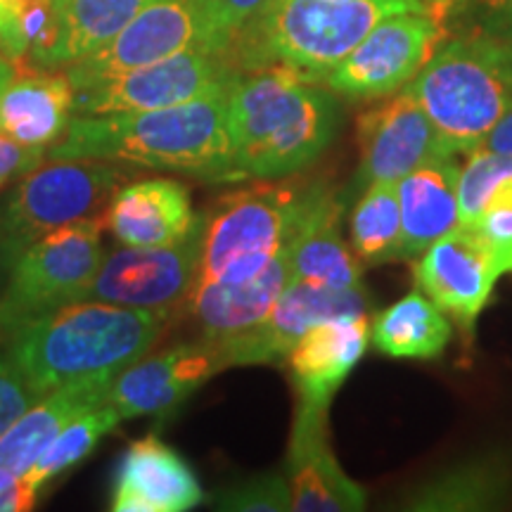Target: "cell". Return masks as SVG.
Here are the masks:
<instances>
[{"mask_svg": "<svg viewBox=\"0 0 512 512\" xmlns=\"http://www.w3.org/2000/svg\"><path fill=\"white\" fill-rule=\"evenodd\" d=\"M200 254L202 214L183 240L159 247L121 245L107 254L83 299L174 316L195 287Z\"/></svg>", "mask_w": 512, "mask_h": 512, "instance_id": "obj_12", "label": "cell"}, {"mask_svg": "<svg viewBox=\"0 0 512 512\" xmlns=\"http://www.w3.org/2000/svg\"><path fill=\"white\" fill-rule=\"evenodd\" d=\"M420 3L430 5V8H437V10H448L456 0H420Z\"/></svg>", "mask_w": 512, "mask_h": 512, "instance_id": "obj_42", "label": "cell"}, {"mask_svg": "<svg viewBox=\"0 0 512 512\" xmlns=\"http://www.w3.org/2000/svg\"><path fill=\"white\" fill-rule=\"evenodd\" d=\"M318 181H256L202 214L197 280L245 283L290 249Z\"/></svg>", "mask_w": 512, "mask_h": 512, "instance_id": "obj_6", "label": "cell"}, {"mask_svg": "<svg viewBox=\"0 0 512 512\" xmlns=\"http://www.w3.org/2000/svg\"><path fill=\"white\" fill-rule=\"evenodd\" d=\"M358 145L361 164L354 190L368 188L370 183H399L422 164L458 155L408 88L363 114L358 121Z\"/></svg>", "mask_w": 512, "mask_h": 512, "instance_id": "obj_14", "label": "cell"}, {"mask_svg": "<svg viewBox=\"0 0 512 512\" xmlns=\"http://www.w3.org/2000/svg\"><path fill=\"white\" fill-rule=\"evenodd\" d=\"M285 477L292 489V510L356 512L366 508V491L337 463L328 439V408L297 401Z\"/></svg>", "mask_w": 512, "mask_h": 512, "instance_id": "obj_17", "label": "cell"}, {"mask_svg": "<svg viewBox=\"0 0 512 512\" xmlns=\"http://www.w3.org/2000/svg\"><path fill=\"white\" fill-rule=\"evenodd\" d=\"M453 337V325L425 292H408L401 302L375 318L370 339L377 351L392 358H437Z\"/></svg>", "mask_w": 512, "mask_h": 512, "instance_id": "obj_26", "label": "cell"}, {"mask_svg": "<svg viewBox=\"0 0 512 512\" xmlns=\"http://www.w3.org/2000/svg\"><path fill=\"white\" fill-rule=\"evenodd\" d=\"M102 230V216L76 221L24 249L0 297V339H10L31 318L81 302L105 259Z\"/></svg>", "mask_w": 512, "mask_h": 512, "instance_id": "obj_9", "label": "cell"}, {"mask_svg": "<svg viewBox=\"0 0 512 512\" xmlns=\"http://www.w3.org/2000/svg\"><path fill=\"white\" fill-rule=\"evenodd\" d=\"M290 249L278 254L259 275L245 283H219V280H195L183 313L204 339H230L252 330L268 316L275 299L290 285Z\"/></svg>", "mask_w": 512, "mask_h": 512, "instance_id": "obj_22", "label": "cell"}, {"mask_svg": "<svg viewBox=\"0 0 512 512\" xmlns=\"http://www.w3.org/2000/svg\"><path fill=\"white\" fill-rule=\"evenodd\" d=\"M512 174V157L498 155V152L477 150L470 152L467 164L460 166L458 176V204H460V223L475 226L482 219L484 209L489 207L491 195H494L503 178Z\"/></svg>", "mask_w": 512, "mask_h": 512, "instance_id": "obj_31", "label": "cell"}, {"mask_svg": "<svg viewBox=\"0 0 512 512\" xmlns=\"http://www.w3.org/2000/svg\"><path fill=\"white\" fill-rule=\"evenodd\" d=\"M396 12H427L392 0H268L242 24L230 55L240 72L283 64L323 83L332 69Z\"/></svg>", "mask_w": 512, "mask_h": 512, "instance_id": "obj_4", "label": "cell"}, {"mask_svg": "<svg viewBox=\"0 0 512 512\" xmlns=\"http://www.w3.org/2000/svg\"><path fill=\"white\" fill-rule=\"evenodd\" d=\"M351 249L363 266L403 259V226L396 183H370L351 214Z\"/></svg>", "mask_w": 512, "mask_h": 512, "instance_id": "obj_29", "label": "cell"}, {"mask_svg": "<svg viewBox=\"0 0 512 512\" xmlns=\"http://www.w3.org/2000/svg\"><path fill=\"white\" fill-rule=\"evenodd\" d=\"M460 166L453 159L422 164L396 183L403 226V259L411 261L460 226Z\"/></svg>", "mask_w": 512, "mask_h": 512, "instance_id": "obj_25", "label": "cell"}, {"mask_svg": "<svg viewBox=\"0 0 512 512\" xmlns=\"http://www.w3.org/2000/svg\"><path fill=\"white\" fill-rule=\"evenodd\" d=\"M126 171L95 159H50L22 176L0 211V264L12 266L27 247L69 223L105 214Z\"/></svg>", "mask_w": 512, "mask_h": 512, "instance_id": "obj_7", "label": "cell"}, {"mask_svg": "<svg viewBox=\"0 0 512 512\" xmlns=\"http://www.w3.org/2000/svg\"><path fill=\"white\" fill-rule=\"evenodd\" d=\"M169 318L83 299L19 325L8 356L36 392L48 394L88 375H119L155 347Z\"/></svg>", "mask_w": 512, "mask_h": 512, "instance_id": "obj_3", "label": "cell"}, {"mask_svg": "<svg viewBox=\"0 0 512 512\" xmlns=\"http://www.w3.org/2000/svg\"><path fill=\"white\" fill-rule=\"evenodd\" d=\"M415 283L465 332L489 304L503 275H512V252L491 242L477 226L460 223L418 256Z\"/></svg>", "mask_w": 512, "mask_h": 512, "instance_id": "obj_13", "label": "cell"}, {"mask_svg": "<svg viewBox=\"0 0 512 512\" xmlns=\"http://www.w3.org/2000/svg\"><path fill=\"white\" fill-rule=\"evenodd\" d=\"M214 505L233 512H283L292 510V489L285 475H256L216 494Z\"/></svg>", "mask_w": 512, "mask_h": 512, "instance_id": "obj_32", "label": "cell"}, {"mask_svg": "<svg viewBox=\"0 0 512 512\" xmlns=\"http://www.w3.org/2000/svg\"><path fill=\"white\" fill-rule=\"evenodd\" d=\"M226 368L219 342L200 337L197 342L176 344L159 354L143 356L121 370L105 401L119 413L121 422L140 415L164 418Z\"/></svg>", "mask_w": 512, "mask_h": 512, "instance_id": "obj_16", "label": "cell"}, {"mask_svg": "<svg viewBox=\"0 0 512 512\" xmlns=\"http://www.w3.org/2000/svg\"><path fill=\"white\" fill-rule=\"evenodd\" d=\"M339 124L335 93L283 64L247 69L228 86L238 181L297 176L335 143Z\"/></svg>", "mask_w": 512, "mask_h": 512, "instance_id": "obj_2", "label": "cell"}, {"mask_svg": "<svg viewBox=\"0 0 512 512\" xmlns=\"http://www.w3.org/2000/svg\"><path fill=\"white\" fill-rule=\"evenodd\" d=\"M482 147L484 150L498 152V155L512 157V107L496 121V126L486 133Z\"/></svg>", "mask_w": 512, "mask_h": 512, "instance_id": "obj_37", "label": "cell"}, {"mask_svg": "<svg viewBox=\"0 0 512 512\" xmlns=\"http://www.w3.org/2000/svg\"><path fill=\"white\" fill-rule=\"evenodd\" d=\"M12 74H15V67H12V64L5 60V57H0V88H3L5 83L10 81Z\"/></svg>", "mask_w": 512, "mask_h": 512, "instance_id": "obj_41", "label": "cell"}, {"mask_svg": "<svg viewBox=\"0 0 512 512\" xmlns=\"http://www.w3.org/2000/svg\"><path fill=\"white\" fill-rule=\"evenodd\" d=\"M24 0H0V48L8 43V38L12 36V29H15V17L19 5Z\"/></svg>", "mask_w": 512, "mask_h": 512, "instance_id": "obj_39", "label": "cell"}, {"mask_svg": "<svg viewBox=\"0 0 512 512\" xmlns=\"http://www.w3.org/2000/svg\"><path fill=\"white\" fill-rule=\"evenodd\" d=\"M489 204H508V207H512V174L508 178H503L494 195H491Z\"/></svg>", "mask_w": 512, "mask_h": 512, "instance_id": "obj_40", "label": "cell"}, {"mask_svg": "<svg viewBox=\"0 0 512 512\" xmlns=\"http://www.w3.org/2000/svg\"><path fill=\"white\" fill-rule=\"evenodd\" d=\"M406 88L453 150L470 155L512 107V43L463 31Z\"/></svg>", "mask_w": 512, "mask_h": 512, "instance_id": "obj_5", "label": "cell"}, {"mask_svg": "<svg viewBox=\"0 0 512 512\" xmlns=\"http://www.w3.org/2000/svg\"><path fill=\"white\" fill-rule=\"evenodd\" d=\"M114 377V373H100L62 384L12 422L0 434V489L27 477L69 422L105 403Z\"/></svg>", "mask_w": 512, "mask_h": 512, "instance_id": "obj_18", "label": "cell"}, {"mask_svg": "<svg viewBox=\"0 0 512 512\" xmlns=\"http://www.w3.org/2000/svg\"><path fill=\"white\" fill-rule=\"evenodd\" d=\"M235 36L238 27L219 0H152L107 46L67 67V76L83 86L190 50L226 53Z\"/></svg>", "mask_w": 512, "mask_h": 512, "instance_id": "obj_8", "label": "cell"}, {"mask_svg": "<svg viewBox=\"0 0 512 512\" xmlns=\"http://www.w3.org/2000/svg\"><path fill=\"white\" fill-rule=\"evenodd\" d=\"M204 501L192 467L157 434L133 441L114 479V512H185Z\"/></svg>", "mask_w": 512, "mask_h": 512, "instance_id": "obj_19", "label": "cell"}, {"mask_svg": "<svg viewBox=\"0 0 512 512\" xmlns=\"http://www.w3.org/2000/svg\"><path fill=\"white\" fill-rule=\"evenodd\" d=\"M512 486V470L496 456L475 458L448 467L408 496V510H491L498 508Z\"/></svg>", "mask_w": 512, "mask_h": 512, "instance_id": "obj_27", "label": "cell"}, {"mask_svg": "<svg viewBox=\"0 0 512 512\" xmlns=\"http://www.w3.org/2000/svg\"><path fill=\"white\" fill-rule=\"evenodd\" d=\"M366 313V290L290 280L259 325L238 337L219 339V347L226 356L228 368L280 363L290 354L294 342L313 325L332 318L366 316Z\"/></svg>", "mask_w": 512, "mask_h": 512, "instance_id": "obj_15", "label": "cell"}, {"mask_svg": "<svg viewBox=\"0 0 512 512\" xmlns=\"http://www.w3.org/2000/svg\"><path fill=\"white\" fill-rule=\"evenodd\" d=\"M240 74L230 50H190L162 62L128 69L83 86H74V114L140 112L174 107L223 91Z\"/></svg>", "mask_w": 512, "mask_h": 512, "instance_id": "obj_11", "label": "cell"}, {"mask_svg": "<svg viewBox=\"0 0 512 512\" xmlns=\"http://www.w3.org/2000/svg\"><path fill=\"white\" fill-rule=\"evenodd\" d=\"M441 12H396L384 17L325 76L323 86L356 100L389 98L403 91L446 41Z\"/></svg>", "mask_w": 512, "mask_h": 512, "instance_id": "obj_10", "label": "cell"}, {"mask_svg": "<svg viewBox=\"0 0 512 512\" xmlns=\"http://www.w3.org/2000/svg\"><path fill=\"white\" fill-rule=\"evenodd\" d=\"M370 342L366 316L332 318L313 325L287 354L297 401L330 408L332 396L347 382Z\"/></svg>", "mask_w": 512, "mask_h": 512, "instance_id": "obj_20", "label": "cell"}, {"mask_svg": "<svg viewBox=\"0 0 512 512\" xmlns=\"http://www.w3.org/2000/svg\"><path fill=\"white\" fill-rule=\"evenodd\" d=\"M46 159V147H29L0 133V185L27 176Z\"/></svg>", "mask_w": 512, "mask_h": 512, "instance_id": "obj_35", "label": "cell"}, {"mask_svg": "<svg viewBox=\"0 0 512 512\" xmlns=\"http://www.w3.org/2000/svg\"><path fill=\"white\" fill-rule=\"evenodd\" d=\"M152 0H62V43L57 67H72L121 34Z\"/></svg>", "mask_w": 512, "mask_h": 512, "instance_id": "obj_28", "label": "cell"}, {"mask_svg": "<svg viewBox=\"0 0 512 512\" xmlns=\"http://www.w3.org/2000/svg\"><path fill=\"white\" fill-rule=\"evenodd\" d=\"M463 3L465 31H477L512 43V0H456Z\"/></svg>", "mask_w": 512, "mask_h": 512, "instance_id": "obj_34", "label": "cell"}, {"mask_svg": "<svg viewBox=\"0 0 512 512\" xmlns=\"http://www.w3.org/2000/svg\"><path fill=\"white\" fill-rule=\"evenodd\" d=\"M119 422V413L114 411L107 401L79 415V418H74L60 434H57V439L48 446V451L36 460V465L31 467V472L24 479L38 486V489H43L48 482H53V479L64 475V472H69L72 467L83 463V460L91 456L95 446L100 444V439L105 437L107 432H112Z\"/></svg>", "mask_w": 512, "mask_h": 512, "instance_id": "obj_30", "label": "cell"}, {"mask_svg": "<svg viewBox=\"0 0 512 512\" xmlns=\"http://www.w3.org/2000/svg\"><path fill=\"white\" fill-rule=\"evenodd\" d=\"M219 3L226 8V12L230 15V19L235 22V27H240L247 22V19H252L256 12H259L268 0H219Z\"/></svg>", "mask_w": 512, "mask_h": 512, "instance_id": "obj_38", "label": "cell"}, {"mask_svg": "<svg viewBox=\"0 0 512 512\" xmlns=\"http://www.w3.org/2000/svg\"><path fill=\"white\" fill-rule=\"evenodd\" d=\"M190 192L174 178L124 183L107 204L102 223L124 247H159L183 240L197 223Z\"/></svg>", "mask_w": 512, "mask_h": 512, "instance_id": "obj_21", "label": "cell"}, {"mask_svg": "<svg viewBox=\"0 0 512 512\" xmlns=\"http://www.w3.org/2000/svg\"><path fill=\"white\" fill-rule=\"evenodd\" d=\"M74 114V86L67 72L15 67L0 88V133L29 147L55 145Z\"/></svg>", "mask_w": 512, "mask_h": 512, "instance_id": "obj_24", "label": "cell"}, {"mask_svg": "<svg viewBox=\"0 0 512 512\" xmlns=\"http://www.w3.org/2000/svg\"><path fill=\"white\" fill-rule=\"evenodd\" d=\"M46 394L36 392L31 384L24 380L12 358L0 356V434H3L17 418H22L38 399Z\"/></svg>", "mask_w": 512, "mask_h": 512, "instance_id": "obj_33", "label": "cell"}, {"mask_svg": "<svg viewBox=\"0 0 512 512\" xmlns=\"http://www.w3.org/2000/svg\"><path fill=\"white\" fill-rule=\"evenodd\" d=\"M38 486L27 479H19L17 484L0 489V512H27L38 501Z\"/></svg>", "mask_w": 512, "mask_h": 512, "instance_id": "obj_36", "label": "cell"}, {"mask_svg": "<svg viewBox=\"0 0 512 512\" xmlns=\"http://www.w3.org/2000/svg\"><path fill=\"white\" fill-rule=\"evenodd\" d=\"M48 157L119 162L207 183H235L228 88L159 110L76 114L50 145Z\"/></svg>", "mask_w": 512, "mask_h": 512, "instance_id": "obj_1", "label": "cell"}, {"mask_svg": "<svg viewBox=\"0 0 512 512\" xmlns=\"http://www.w3.org/2000/svg\"><path fill=\"white\" fill-rule=\"evenodd\" d=\"M392 3H403V5H411V8H418V10H437V8H430V5L420 3V0H392Z\"/></svg>", "mask_w": 512, "mask_h": 512, "instance_id": "obj_43", "label": "cell"}, {"mask_svg": "<svg viewBox=\"0 0 512 512\" xmlns=\"http://www.w3.org/2000/svg\"><path fill=\"white\" fill-rule=\"evenodd\" d=\"M344 195L318 181L290 245L292 280L363 290V264L342 240Z\"/></svg>", "mask_w": 512, "mask_h": 512, "instance_id": "obj_23", "label": "cell"}]
</instances>
